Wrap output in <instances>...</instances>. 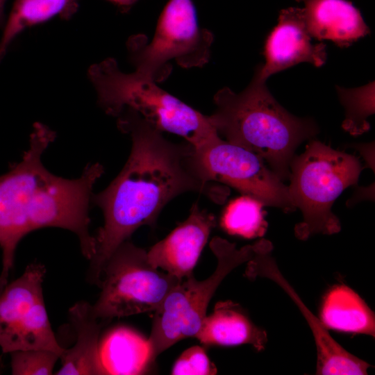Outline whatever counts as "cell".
Listing matches in <instances>:
<instances>
[{
    "instance_id": "e0dca14e",
    "label": "cell",
    "mask_w": 375,
    "mask_h": 375,
    "mask_svg": "<svg viewBox=\"0 0 375 375\" xmlns=\"http://www.w3.org/2000/svg\"><path fill=\"white\" fill-rule=\"evenodd\" d=\"M319 319L327 329L375 335L374 312L355 291L344 285H335L326 294Z\"/></svg>"
},
{
    "instance_id": "ba28073f",
    "label": "cell",
    "mask_w": 375,
    "mask_h": 375,
    "mask_svg": "<svg viewBox=\"0 0 375 375\" xmlns=\"http://www.w3.org/2000/svg\"><path fill=\"white\" fill-rule=\"evenodd\" d=\"M181 281L153 267L147 251L126 240L103 267L101 292L92 312L103 321L154 312Z\"/></svg>"
},
{
    "instance_id": "6da1fadb",
    "label": "cell",
    "mask_w": 375,
    "mask_h": 375,
    "mask_svg": "<svg viewBox=\"0 0 375 375\" xmlns=\"http://www.w3.org/2000/svg\"><path fill=\"white\" fill-rule=\"evenodd\" d=\"M119 130L130 135L129 157L117 177L92 202L102 210L104 223L90 260L89 278L101 285L103 267L116 249L140 226H153L163 208L185 192H196L222 203L228 190L203 181L192 161L194 147L174 143L135 111L124 109L118 116Z\"/></svg>"
},
{
    "instance_id": "5bb4252c",
    "label": "cell",
    "mask_w": 375,
    "mask_h": 375,
    "mask_svg": "<svg viewBox=\"0 0 375 375\" xmlns=\"http://www.w3.org/2000/svg\"><path fill=\"white\" fill-rule=\"evenodd\" d=\"M305 22L312 38L351 46L370 30L359 10L346 0H303Z\"/></svg>"
},
{
    "instance_id": "5b68a950",
    "label": "cell",
    "mask_w": 375,
    "mask_h": 375,
    "mask_svg": "<svg viewBox=\"0 0 375 375\" xmlns=\"http://www.w3.org/2000/svg\"><path fill=\"white\" fill-rule=\"evenodd\" d=\"M362 169L356 156L316 140L309 142L303 153L294 156L290 164L288 190L294 206L303 215V221L294 229L299 239L340 231L332 206L345 189L357 184Z\"/></svg>"
},
{
    "instance_id": "8992f818",
    "label": "cell",
    "mask_w": 375,
    "mask_h": 375,
    "mask_svg": "<svg viewBox=\"0 0 375 375\" xmlns=\"http://www.w3.org/2000/svg\"><path fill=\"white\" fill-rule=\"evenodd\" d=\"M210 247L217 258L213 273L203 281H197L193 275L183 278L154 311L147 339L151 364L176 342L196 336L220 283L232 270L250 260L255 251L254 244L238 249L235 244L220 237L213 238Z\"/></svg>"
},
{
    "instance_id": "277c9868",
    "label": "cell",
    "mask_w": 375,
    "mask_h": 375,
    "mask_svg": "<svg viewBox=\"0 0 375 375\" xmlns=\"http://www.w3.org/2000/svg\"><path fill=\"white\" fill-rule=\"evenodd\" d=\"M88 76L104 111L117 117L124 109L135 111L158 130L183 137L194 148L218 134L209 120L196 109L135 72L124 73L112 58L93 65Z\"/></svg>"
},
{
    "instance_id": "ac0fdd59",
    "label": "cell",
    "mask_w": 375,
    "mask_h": 375,
    "mask_svg": "<svg viewBox=\"0 0 375 375\" xmlns=\"http://www.w3.org/2000/svg\"><path fill=\"white\" fill-rule=\"evenodd\" d=\"M99 357L106 374H140L151 365L148 340L126 327L106 335Z\"/></svg>"
},
{
    "instance_id": "3957f363",
    "label": "cell",
    "mask_w": 375,
    "mask_h": 375,
    "mask_svg": "<svg viewBox=\"0 0 375 375\" xmlns=\"http://www.w3.org/2000/svg\"><path fill=\"white\" fill-rule=\"evenodd\" d=\"M256 72L249 85L236 93L228 87L214 96L208 115L218 134L260 156L281 181L289 178L294 151L319 132L314 120L294 116L272 96Z\"/></svg>"
},
{
    "instance_id": "4fadbf2b",
    "label": "cell",
    "mask_w": 375,
    "mask_h": 375,
    "mask_svg": "<svg viewBox=\"0 0 375 375\" xmlns=\"http://www.w3.org/2000/svg\"><path fill=\"white\" fill-rule=\"evenodd\" d=\"M216 225L214 215L192 205L188 217L147 251L149 263L183 280L193 269Z\"/></svg>"
},
{
    "instance_id": "ffe728a7",
    "label": "cell",
    "mask_w": 375,
    "mask_h": 375,
    "mask_svg": "<svg viewBox=\"0 0 375 375\" xmlns=\"http://www.w3.org/2000/svg\"><path fill=\"white\" fill-rule=\"evenodd\" d=\"M263 206V203L251 197H238L226 208L222 217V226L229 234L246 238L261 237L267 226Z\"/></svg>"
},
{
    "instance_id": "2e32d148",
    "label": "cell",
    "mask_w": 375,
    "mask_h": 375,
    "mask_svg": "<svg viewBox=\"0 0 375 375\" xmlns=\"http://www.w3.org/2000/svg\"><path fill=\"white\" fill-rule=\"evenodd\" d=\"M69 317L77 339L60 356L62 365L56 374H106L99 357L101 320L94 315L92 305L85 301L76 303L69 310Z\"/></svg>"
},
{
    "instance_id": "52a82bcc",
    "label": "cell",
    "mask_w": 375,
    "mask_h": 375,
    "mask_svg": "<svg viewBox=\"0 0 375 375\" xmlns=\"http://www.w3.org/2000/svg\"><path fill=\"white\" fill-rule=\"evenodd\" d=\"M213 39L210 31L199 26L192 0H169L151 41L136 35L127 47L134 72L159 83L170 74L172 60L187 69L208 63Z\"/></svg>"
},
{
    "instance_id": "7402d4cb",
    "label": "cell",
    "mask_w": 375,
    "mask_h": 375,
    "mask_svg": "<svg viewBox=\"0 0 375 375\" xmlns=\"http://www.w3.org/2000/svg\"><path fill=\"white\" fill-rule=\"evenodd\" d=\"M11 354V372L17 375L52 374L60 356L52 351L28 349Z\"/></svg>"
},
{
    "instance_id": "9c48e42d",
    "label": "cell",
    "mask_w": 375,
    "mask_h": 375,
    "mask_svg": "<svg viewBox=\"0 0 375 375\" xmlns=\"http://www.w3.org/2000/svg\"><path fill=\"white\" fill-rule=\"evenodd\" d=\"M193 165L204 182H219L260 201L264 206L294 210L288 190L258 154L222 139L219 134L194 148Z\"/></svg>"
},
{
    "instance_id": "603a6c76",
    "label": "cell",
    "mask_w": 375,
    "mask_h": 375,
    "mask_svg": "<svg viewBox=\"0 0 375 375\" xmlns=\"http://www.w3.org/2000/svg\"><path fill=\"white\" fill-rule=\"evenodd\" d=\"M217 374L215 365L209 360L200 346H193L184 351L175 362L172 374L212 375Z\"/></svg>"
},
{
    "instance_id": "7a4b0ae2",
    "label": "cell",
    "mask_w": 375,
    "mask_h": 375,
    "mask_svg": "<svg viewBox=\"0 0 375 375\" xmlns=\"http://www.w3.org/2000/svg\"><path fill=\"white\" fill-rule=\"evenodd\" d=\"M54 138L52 131L37 124L22 160L0 176V292L8 284L18 243L34 230L67 229L78 236L85 257L90 260L95 254L96 240L89 231V206L103 167L99 162L88 165L75 179L51 174L41 158Z\"/></svg>"
},
{
    "instance_id": "7c38bea8",
    "label": "cell",
    "mask_w": 375,
    "mask_h": 375,
    "mask_svg": "<svg viewBox=\"0 0 375 375\" xmlns=\"http://www.w3.org/2000/svg\"><path fill=\"white\" fill-rule=\"evenodd\" d=\"M264 55L265 62L256 72L265 81L301 62L321 67L327 59L326 44L312 42L303 9L292 7L280 12L278 24L266 40Z\"/></svg>"
},
{
    "instance_id": "cb8c5ba5",
    "label": "cell",
    "mask_w": 375,
    "mask_h": 375,
    "mask_svg": "<svg viewBox=\"0 0 375 375\" xmlns=\"http://www.w3.org/2000/svg\"><path fill=\"white\" fill-rule=\"evenodd\" d=\"M122 8H128L134 4L138 0H108Z\"/></svg>"
},
{
    "instance_id": "9a60e30c",
    "label": "cell",
    "mask_w": 375,
    "mask_h": 375,
    "mask_svg": "<svg viewBox=\"0 0 375 375\" xmlns=\"http://www.w3.org/2000/svg\"><path fill=\"white\" fill-rule=\"evenodd\" d=\"M205 345L233 346L250 344L258 351L264 349L267 333L255 325L238 304L219 302L213 312L204 318L195 336Z\"/></svg>"
},
{
    "instance_id": "8fae6325",
    "label": "cell",
    "mask_w": 375,
    "mask_h": 375,
    "mask_svg": "<svg viewBox=\"0 0 375 375\" xmlns=\"http://www.w3.org/2000/svg\"><path fill=\"white\" fill-rule=\"evenodd\" d=\"M272 244L261 239L255 242L253 258L247 262L245 276L249 279L257 277L273 281L295 303L312 331L317 350L316 374L320 375H364L370 365L350 353L328 333L321 320L304 304L292 286L279 270L272 256Z\"/></svg>"
},
{
    "instance_id": "30bf717a",
    "label": "cell",
    "mask_w": 375,
    "mask_h": 375,
    "mask_svg": "<svg viewBox=\"0 0 375 375\" xmlns=\"http://www.w3.org/2000/svg\"><path fill=\"white\" fill-rule=\"evenodd\" d=\"M45 274L44 265L32 263L0 292V347L3 353L28 349L49 350L60 356L63 353L44 302Z\"/></svg>"
},
{
    "instance_id": "d6986e66",
    "label": "cell",
    "mask_w": 375,
    "mask_h": 375,
    "mask_svg": "<svg viewBox=\"0 0 375 375\" xmlns=\"http://www.w3.org/2000/svg\"><path fill=\"white\" fill-rule=\"evenodd\" d=\"M78 0H15L0 40V60L12 41L24 29L55 16L70 18L77 10Z\"/></svg>"
},
{
    "instance_id": "d4e9b609",
    "label": "cell",
    "mask_w": 375,
    "mask_h": 375,
    "mask_svg": "<svg viewBox=\"0 0 375 375\" xmlns=\"http://www.w3.org/2000/svg\"><path fill=\"white\" fill-rule=\"evenodd\" d=\"M6 0H0V27H3L5 24L4 4Z\"/></svg>"
},
{
    "instance_id": "44dd1931",
    "label": "cell",
    "mask_w": 375,
    "mask_h": 375,
    "mask_svg": "<svg viewBox=\"0 0 375 375\" xmlns=\"http://www.w3.org/2000/svg\"><path fill=\"white\" fill-rule=\"evenodd\" d=\"M344 108L342 128L351 135H360L370 128L367 118L374 113V82L356 88L336 87Z\"/></svg>"
}]
</instances>
